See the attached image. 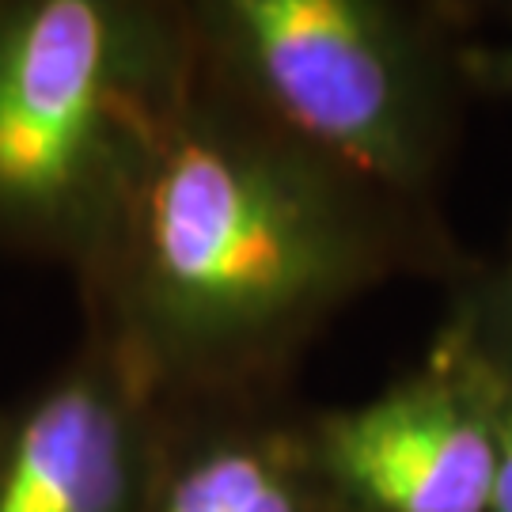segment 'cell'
<instances>
[{"mask_svg":"<svg viewBox=\"0 0 512 512\" xmlns=\"http://www.w3.org/2000/svg\"><path fill=\"white\" fill-rule=\"evenodd\" d=\"M308 429L346 512H494L490 425L444 330L372 399L308 410Z\"/></svg>","mask_w":512,"mask_h":512,"instance_id":"5b68a950","label":"cell"},{"mask_svg":"<svg viewBox=\"0 0 512 512\" xmlns=\"http://www.w3.org/2000/svg\"><path fill=\"white\" fill-rule=\"evenodd\" d=\"M437 330H444L456 342L463 368H467L478 403H482V414H486V425H490V440H494V512H512V376L505 368H497L494 361H486L482 353H475L448 327Z\"/></svg>","mask_w":512,"mask_h":512,"instance_id":"ba28073f","label":"cell"},{"mask_svg":"<svg viewBox=\"0 0 512 512\" xmlns=\"http://www.w3.org/2000/svg\"><path fill=\"white\" fill-rule=\"evenodd\" d=\"M467 76L475 95H497L512 103V31L501 42H471L467 50Z\"/></svg>","mask_w":512,"mask_h":512,"instance_id":"9c48e42d","label":"cell"},{"mask_svg":"<svg viewBox=\"0 0 512 512\" xmlns=\"http://www.w3.org/2000/svg\"><path fill=\"white\" fill-rule=\"evenodd\" d=\"M186 16L202 65L243 107L357 183L433 205L475 95L463 8L202 0Z\"/></svg>","mask_w":512,"mask_h":512,"instance_id":"7a4b0ae2","label":"cell"},{"mask_svg":"<svg viewBox=\"0 0 512 512\" xmlns=\"http://www.w3.org/2000/svg\"><path fill=\"white\" fill-rule=\"evenodd\" d=\"M194 65L186 4L0 0V247L76 270Z\"/></svg>","mask_w":512,"mask_h":512,"instance_id":"3957f363","label":"cell"},{"mask_svg":"<svg viewBox=\"0 0 512 512\" xmlns=\"http://www.w3.org/2000/svg\"><path fill=\"white\" fill-rule=\"evenodd\" d=\"M148 512H346L323 475L308 410L270 395L171 403Z\"/></svg>","mask_w":512,"mask_h":512,"instance_id":"8992f818","label":"cell"},{"mask_svg":"<svg viewBox=\"0 0 512 512\" xmlns=\"http://www.w3.org/2000/svg\"><path fill=\"white\" fill-rule=\"evenodd\" d=\"M440 327L512 376V243L494 258L463 262L448 281Z\"/></svg>","mask_w":512,"mask_h":512,"instance_id":"52a82bcc","label":"cell"},{"mask_svg":"<svg viewBox=\"0 0 512 512\" xmlns=\"http://www.w3.org/2000/svg\"><path fill=\"white\" fill-rule=\"evenodd\" d=\"M171 403L103 334L0 410V512H148Z\"/></svg>","mask_w":512,"mask_h":512,"instance_id":"277c9868","label":"cell"},{"mask_svg":"<svg viewBox=\"0 0 512 512\" xmlns=\"http://www.w3.org/2000/svg\"><path fill=\"white\" fill-rule=\"evenodd\" d=\"M463 262L433 205L330 167L198 57L76 274L88 330L179 406L270 395L357 296Z\"/></svg>","mask_w":512,"mask_h":512,"instance_id":"6da1fadb","label":"cell"}]
</instances>
